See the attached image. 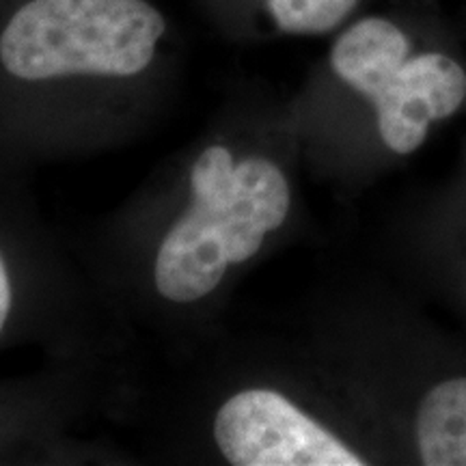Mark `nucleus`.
<instances>
[{"label": "nucleus", "instance_id": "obj_1", "mask_svg": "<svg viewBox=\"0 0 466 466\" xmlns=\"http://www.w3.org/2000/svg\"><path fill=\"white\" fill-rule=\"evenodd\" d=\"M192 203L160 244L156 288L171 302L206 299L227 268L258 255L268 233L288 220L289 182L275 162H233L229 149L214 145L190 173Z\"/></svg>", "mask_w": 466, "mask_h": 466}, {"label": "nucleus", "instance_id": "obj_2", "mask_svg": "<svg viewBox=\"0 0 466 466\" xmlns=\"http://www.w3.org/2000/svg\"><path fill=\"white\" fill-rule=\"evenodd\" d=\"M335 78L374 106L384 147L410 156L432 126L466 104V63L445 31L391 15H365L337 35L329 55Z\"/></svg>", "mask_w": 466, "mask_h": 466}, {"label": "nucleus", "instance_id": "obj_3", "mask_svg": "<svg viewBox=\"0 0 466 466\" xmlns=\"http://www.w3.org/2000/svg\"><path fill=\"white\" fill-rule=\"evenodd\" d=\"M165 31L147 0H28L0 33V66L26 83L126 78L149 67Z\"/></svg>", "mask_w": 466, "mask_h": 466}, {"label": "nucleus", "instance_id": "obj_4", "mask_svg": "<svg viewBox=\"0 0 466 466\" xmlns=\"http://www.w3.org/2000/svg\"><path fill=\"white\" fill-rule=\"evenodd\" d=\"M214 439L236 466H363L367 460L270 389H247L220 406Z\"/></svg>", "mask_w": 466, "mask_h": 466}, {"label": "nucleus", "instance_id": "obj_5", "mask_svg": "<svg viewBox=\"0 0 466 466\" xmlns=\"http://www.w3.org/2000/svg\"><path fill=\"white\" fill-rule=\"evenodd\" d=\"M417 462L466 466V374L430 384L412 419Z\"/></svg>", "mask_w": 466, "mask_h": 466}, {"label": "nucleus", "instance_id": "obj_6", "mask_svg": "<svg viewBox=\"0 0 466 466\" xmlns=\"http://www.w3.org/2000/svg\"><path fill=\"white\" fill-rule=\"evenodd\" d=\"M360 0H266V9L281 33L326 35L341 28Z\"/></svg>", "mask_w": 466, "mask_h": 466}, {"label": "nucleus", "instance_id": "obj_7", "mask_svg": "<svg viewBox=\"0 0 466 466\" xmlns=\"http://www.w3.org/2000/svg\"><path fill=\"white\" fill-rule=\"evenodd\" d=\"M11 309V285L7 277V268H5V261L0 258V333H3L5 322L9 318Z\"/></svg>", "mask_w": 466, "mask_h": 466}]
</instances>
